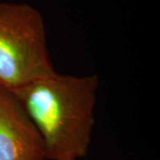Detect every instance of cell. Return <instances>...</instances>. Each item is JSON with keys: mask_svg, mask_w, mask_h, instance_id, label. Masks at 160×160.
<instances>
[{"mask_svg": "<svg viewBox=\"0 0 160 160\" xmlns=\"http://www.w3.org/2000/svg\"><path fill=\"white\" fill-rule=\"evenodd\" d=\"M99 82L96 75L55 71L11 91L43 139L47 159L77 160L87 155Z\"/></svg>", "mask_w": 160, "mask_h": 160, "instance_id": "obj_1", "label": "cell"}, {"mask_svg": "<svg viewBox=\"0 0 160 160\" xmlns=\"http://www.w3.org/2000/svg\"><path fill=\"white\" fill-rule=\"evenodd\" d=\"M54 72L40 12L0 2V86L14 91Z\"/></svg>", "mask_w": 160, "mask_h": 160, "instance_id": "obj_2", "label": "cell"}, {"mask_svg": "<svg viewBox=\"0 0 160 160\" xmlns=\"http://www.w3.org/2000/svg\"><path fill=\"white\" fill-rule=\"evenodd\" d=\"M66 160H69V159H66Z\"/></svg>", "mask_w": 160, "mask_h": 160, "instance_id": "obj_4", "label": "cell"}, {"mask_svg": "<svg viewBox=\"0 0 160 160\" xmlns=\"http://www.w3.org/2000/svg\"><path fill=\"white\" fill-rule=\"evenodd\" d=\"M45 143L14 94L0 86V160H46Z\"/></svg>", "mask_w": 160, "mask_h": 160, "instance_id": "obj_3", "label": "cell"}]
</instances>
